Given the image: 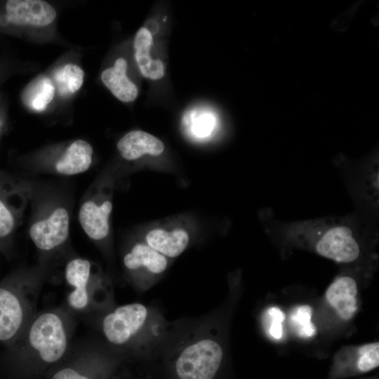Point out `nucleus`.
<instances>
[{"label": "nucleus", "mask_w": 379, "mask_h": 379, "mask_svg": "<svg viewBox=\"0 0 379 379\" xmlns=\"http://www.w3.org/2000/svg\"><path fill=\"white\" fill-rule=\"evenodd\" d=\"M159 348L167 349L173 357L178 379H214L224 357L223 347L208 314L171 325Z\"/></svg>", "instance_id": "f257e3e1"}, {"label": "nucleus", "mask_w": 379, "mask_h": 379, "mask_svg": "<svg viewBox=\"0 0 379 379\" xmlns=\"http://www.w3.org/2000/svg\"><path fill=\"white\" fill-rule=\"evenodd\" d=\"M29 338L31 345L46 362L56 361L66 350L67 339L62 322L53 313L44 314L36 319L31 327Z\"/></svg>", "instance_id": "20e7f679"}, {"label": "nucleus", "mask_w": 379, "mask_h": 379, "mask_svg": "<svg viewBox=\"0 0 379 379\" xmlns=\"http://www.w3.org/2000/svg\"><path fill=\"white\" fill-rule=\"evenodd\" d=\"M182 124L195 137L206 138L211 134L217 121L212 113L196 110L190 117L187 114L182 119Z\"/></svg>", "instance_id": "a211bd4d"}, {"label": "nucleus", "mask_w": 379, "mask_h": 379, "mask_svg": "<svg viewBox=\"0 0 379 379\" xmlns=\"http://www.w3.org/2000/svg\"><path fill=\"white\" fill-rule=\"evenodd\" d=\"M152 36L146 27L140 28L134 38L135 58L142 75L153 80L161 79L164 75L163 62L153 60L150 55Z\"/></svg>", "instance_id": "f8f14e48"}, {"label": "nucleus", "mask_w": 379, "mask_h": 379, "mask_svg": "<svg viewBox=\"0 0 379 379\" xmlns=\"http://www.w3.org/2000/svg\"><path fill=\"white\" fill-rule=\"evenodd\" d=\"M285 314L279 307L267 309L264 314V325L268 335L274 339H280L283 334L282 321Z\"/></svg>", "instance_id": "412c9836"}, {"label": "nucleus", "mask_w": 379, "mask_h": 379, "mask_svg": "<svg viewBox=\"0 0 379 379\" xmlns=\"http://www.w3.org/2000/svg\"><path fill=\"white\" fill-rule=\"evenodd\" d=\"M127 62L118 58L113 67L105 69L101 74V80L105 86L119 100L133 102L138 95L136 85L127 77Z\"/></svg>", "instance_id": "9b49d317"}, {"label": "nucleus", "mask_w": 379, "mask_h": 379, "mask_svg": "<svg viewBox=\"0 0 379 379\" xmlns=\"http://www.w3.org/2000/svg\"><path fill=\"white\" fill-rule=\"evenodd\" d=\"M29 234L40 249L50 250L61 244L69 234L67 211L62 208L55 209L48 218L34 223Z\"/></svg>", "instance_id": "39448f33"}, {"label": "nucleus", "mask_w": 379, "mask_h": 379, "mask_svg": "<svg viewBox=\"0 0 379 379\" xmlns=\"http://www.w3.org/2000/svg\"><path fill=\"white\" fill-rule=\"evenodd\" d=\"M357 282L347 276L337 278L326 292L328 303L345 320L350 319L357 309Z\"/></svg>", "instance_id": "0eeeda50"}, {"label": "nucleus", "mask_w": 379, "mask_h": 379, "mask_svg": "<svg viewBox=\"0 0 379 379\" xmlns=\"http://www.w3.org/2000/svg\"><path fill=\"white\" fill-rule=\"evenodd\" d=\"M52 379H89L84 375L79 374L76 371L72 368H64L58 371Z\"/></svg>", "instance_id": "5701e85b"}, {"label": "nucleus", "mask_w": 379, "mask_h": 379, "mask_svg": "<svg viewBox=\"0 0 379 379\" xmlns=\"http://www.w3.org/2000/svg\"><path fill=\"white\" fill-rule=\"evenodd\" d=\"M357 361V373L369 372L379 366V343L364 345L359 349Z\"/></svg>", "instance_id": "aec40b11"}, {"label": "nucleus", "mask_w": 379, "mask_h": 379, "mask_svg": "<svg viewBox=\"0 0 379 379\" xmlns=\"http://www.w3.org/2000/svg\"><path fill=\"white\" fill-rule=\"evenodd\" d=\"M312 313V308L306 305L298 306L291 312V324L299 336L310 338L315 335L316 328L311 321Z\"/></svg>", "instance_id": "6ab92c4d"}, {"label": "nucleus", "mask_w": 379, "mask_h": 379, "mask_svg": "<svg viewBox=\"0 0 379 379\" xmlns=\"http://www.w3.org/2000/svg\"><path fill=\"white\" fill-rule=\"evenodd\" d=\"M146 244L166 258L179 256L187 248L190 237L183 229H154L145 237Z\"/></svg>", "instance_id": "9d476101"}, {"label": "nucleus", "mask_w": 379, "mask_h": 379, "mask_svg": "<svg viewBox=\"0 0 379 379\" xmlns=\"http://www.w3.org/2000/svg\"><path fill=\"white\" fill-rule=\"evenodd\" d=\"M112 209V204L109 201H105L100 206L91 201L81 206L79 222L89 237L100 240L107 236L109 230L108 218Z\"/></svg>", "instance_id": "1a4fd4ad"}, {"label": "nucleus", "mask_w": 379, "mask_h": 379, "mask_svg": "<svg viewBox=\"0 0 379 379\" xmlns=\"http://www.w3.org/2000/svg\"><path fill=\"white\" fill-rule=\"evenodd\" d=\"M22 317V310L16 296L0 288V340H7L16 333Z\"/></svg>", "instance_id": "ddd939ff"}, {"label": "nucleus", "mask_w": 379, "mask_h": 379, "mask_svg": "<svg viewBox=\"0 0 379 379\" xmlns=\"http://www.w3.org/2000/svg\"><path fill=\"white\" fill-rule=\"evenodd\" d=\"M93 149L83 140H77L67 149L56 164V170L64 175H74L86 171L92 162Z\"/></svg>", "instance_id": "4468645a"}, {"label": "nucleus", "mask_w": 379, "mask_h": 379, "mask_svg": "<svg viewBox=\"0 0 379 379\" xmlns=\"http://www.w3.org/2000/svg\"><path fill=\"white\" fill-rule=\"evenodd\" d=\"M117 149L125 159L135 160L145 154L160 155L164 150V145L150 133L137 130L124 135L117 142Z\"/></svg>", "instance_id": "6e6552de"}, {"label": "nucleus", "mask_w": 379, "mask_h": 379, "mask_svg": "<svg viewBox=\"0 0 379 379\" xmlns=\"http://www.w3.org/2000/svg\"><path fill=\"white\" fill-rule=\"evenodd\" d=\"M14 227V218L10 210L0 199V237L8 236Z\"/></svg>", "instance_id": "4be33fe9"}, {"label": "nucleus", "mask_w": 379, "mask_h": 379, "mask_svg": "<svg viewBox=\"0 0 379 379\" xmlns=\"http://www.w3.org/2000/svg\"><path fill=\"white\" fill-rule=\"evenodd\" d=\"M361 229L359 224L347 218L315 219L282 227L290 235L312 239L317 253L342 263L354 262L359 257Z\"/></svg>", "instance_id": "f03ea898"}, {"label": "nucleus", "mask_w": 379, "mask_h": 379, "mask_svg": "<svg viewBox=\"0 0 379 379\" xmlns=\"http://www.w3.org/2000/svg\"><path fill=\"white\" fill-rule=\"evenodd\" d=\"M124 263L129 270L144 272L151 287L157 277L166 270L168 260L147 244L138 243L124 256Z\"/></svg>", "instance_id": "423d86ee"}, {"label": "nucleus", "mask_w": 379, "mask_h": 379, "mask_svg": "<svg viewBox=\"0 0 379 379\" xmlns=\"http://www.w3.org/2000/svg\"><path fill=\"white\" fill-rule=\"evenodd\" d=\"M84 73L77 65L67 64L54 73V81L59 93L66 95L77 92L82 86Z\"/></svg>", "instance_id": "f3484780"}, {"label": "nucleus", "mask_w": 379, "mask_h": 379, "mask_svg": "<svg viewBox=\"0 0 379 379\" xmlns=\"http://www.w3.org/2000/svg\"><path fill=\"white\" fill-rule=\"evenodd\" d=\"M91 265L88 260L74 259L66 267V279L75 287L69 295L70 305L76 309H82L88 303L86 284L90 274Z\"/></svg>", "instance_id": "2eb2a0df"}, {"label": "nucleus", "mask_w": 379, "mask_h": 379, "mask_svg": "<svg viewBox=\"0 0 379 379\" xmlns=\"http://www.w3.org/2000/svg\"><path fill=\"white\" fill-rule=\"evenodd\" d=\"M171 326L155 308L138 302L116 308L102 322L105 337L117 345L145 333L163 341Z\"/></svg>", "instance_id": "7ed1b4c3"}, {"label": "nucleus", "mask_w": 379, "mask_h": 379, "mask_svg": "<svg viewBox=\"0 0 379 379\" xmlns=\"http://www.w3.org/2000/svg\"><path fill=\"white\" fill-rule=\"evenodd\" d=\"M54 95L53 81L47 77H42L27 88L23 94V100L32 109L42 111L52 101Z\"/></svg>", "instance_id": "dca6fc26"}]
</instances>
